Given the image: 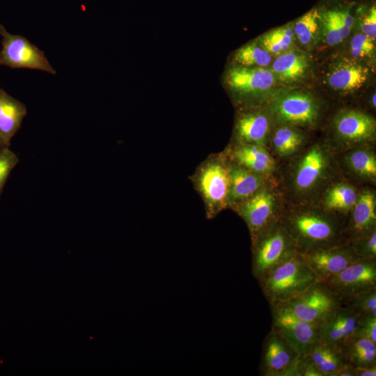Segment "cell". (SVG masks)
Returning <instances> with one entry per match:
<instances>
[{
  "label": "cell",
  "instance_id": "4dcf8cb0",
  "mask_svg": "<svg viewBox=\"0 0 376 376\" xmlns=\"http://www.w3.org/2000/svg\"><path fill=\"white\" fill-rule=\"evenodd\" d=\"M292 22L260 36L255 40L272 56L276 57L292 49L295 40Z\"/></svg>",
  "mask_w": 376,
  "mask_h": 376
},
{
  "label": "cell",
  "instance_id": "b9f144b4",
  "mask_svg": "<svg viewBox=\"0 0 376 376\" xmlns=\"http://www.w3.org/2000/svg\"><path fill=\"white\" fill-rule=\"evenodd\" d=\"M371 105L373 107L375 108V93L371 97Z\"/></svg>",
  "mask_w": 376,
  "mask_h": 376
},
{
  "label": "cell",
  "instance_id": "7a4b0ae2",
  "mask_svg": "<svg viewBox=\"0 0 376 376\" xmlns=\"http://www.w3.org/2000/svg\"><path fill=\"white\" fill-rule=\"evenodd\" d=\"M319 281L303 254L298 252L258 281L269 306H273L297 297Z\"/></svg>",
  "mask_w": 376,
  "mask_h": 376
},
{
  "label": "cell",
  "instance_id": "ee69618b",
  "mask_svg": "<svg viewBox=\"0 0 376 376\" xmlns=\"http://www.w3.org/2000/svg\"><path fill=\"white\" fill-rule=\"evenodd\" d=\"M320 1H324V0H320Z\"/></svg>",
  "mask_w": 376,
  "mask_h": 376
},
{
  "label": "cell",
  "instance_id": "277c9868",
  "mask_svg": "<svg viewBox=\"0 0 376 376\" xmlns=\"http://www.w3.org/2000/svg\"><path fill=\"white\" fill-rule=\"evenodd\" d=\"M222 85L238 109L253 107L276 84L275 75L267 68L227 65Z\"/></svg>",
  "mask_w": 376,
  "mask_h": 376
},
{
  "label": "cell",
  "instance_id": "8d00e7d4",
  "mask_svg": "<svg viewBox=\"0 0 376 376\" xmlns=\"http://www.w3.org/2000/svg\"><path fill=\"white\" fill-rule=\"evenodd\" d=\"M19 161L17 155L8 147L0 148V196L11 171Z\"/></svg>",
  "mask_w": 376,
  "mask_h": 376
},
{
  "label": "cell",
  "instance_id": "44dd1931",
  "mask_svg": "<svg viewBox=\"0 0 376 376\" xmlns=\"http://www.w3.org/2000/svg\"><path fill=\"white\" fill-rule=\"evenodd\" d=\"M224 153L231 162L258 174L268 176L276 168L274 158L264 146L233 143Z\"/></svg>",
  "mask_w": 376,
  "mask_h": 376
},
{
  "label": "cell",
  "instance_id": "d4e9b609",
  "mask_svg": "<svg viewBox=\"0 0 376 376\" xmlns=\"http://www.w3.org/2000/svg\"><path fill=\"white\" fill-rule=\"evenodd\" d=\"M26 113L22 102L0 88V134L6 146L19 130Z\"/></svg>",
  "mask_w": 376,
  "mask_h": 376
},
{
  "label": "cell",
  "instance_id": "74e56055",
  "mask_svg": "<svg viewBox=\"0 0 376 376\" xmlns=\"http://www.w3.org/2000/svg\"><path fill=\"white\" fill-rule=\"evenodd\" d=\"M354 336L366 338L376 343V316L361 317Z\"/></svg>",
  "mask_w": 376,
  "mask_h": 376
},
{
  "label": "cell",
  "instance_id": "6da1fadb",
  "mask_svg": "<svg viewBox=\"0 0 376 376\" xmlns=\"http://www.w3.org/2000/svg\"><path fill=\"white\" fill-rule=\"evenodd\" d=\"M279 221L301 253L349 244L345 233L346 221L318 206L283 210Z\"/></svg>",
  "mask_w": 376,
  "mask_h": 376
},
{
  "label": "cell",
  "instance_id": "e575fe53",
  "mask_svg": "<svg viewBox=\"0 0 376 376\" xmlns=\"http://www.w3.org/2000/svg\"><path fill=\"white\" fill-rule=\"evenodd\" d=\"M343 304L360 317L376 316V288L361 292Z\"/></svg>",
  "mask_w": 376,
  "mask_h": 376
},
{
  "label": "cell",
  "instance_id": "ffe728a7",
  "mask_svg": "<svg viewBox=\"0 0 376 376\" xmlns=\"http://www.w3.org/2000/svg\"><path fill=\"white\" fill-rule=\"evenodd\" d=\"M228 174V207L232 209L251 197L267 183V176L251 171L229 159Z\"/></svg>",
  "mask_w": 376,
  "mask_h": 376
},
{
  "label": "cell",
  "instance_id": "5b68a950",
  "mask_svg": "<svg viewBox=\"0 0 376 376\" xmlns=\"http://www.w3.org/2000/svg\"><path fill=\"white\" fill-rule=\"evenodd\" d=\"M296 244L278 221L251 242V272L259 281L274 268L298 253Z\"/></svg>",
  "mask_w": 376,
  "mask_h": 376
},
{
  "label": "cell",
  "instance_id": "ba28073f",
  "mask_svg": "<svg viewBox=\"0 0 376 376\" xmlns=\"http://www.w3.org/2000/svg\"><path fill=\"white\" fill-rule=\"evenodd\" d=\"M342 304L338 297L320 280L300 295L282 304L298 318L320 326L331 317Z\"/></svg>",
  "mask_w": 376,
  "mask_h": 376
},
{
  "label": "cell",
  "instance_id": "5bb4252c",
  "mask_svg": "<svg viewBox=\"0 0 376 376\" xmlns=\"http://www.w3.org/2000/svg\"><path fill=\"white\" fill-rule=\"evenodd\" d=\"M259 366L263 376H297L301 356L272 327L264 338Z\"/></svg>",
  "mask_w": 376,
  "mask_h": 376
},
{
  "label": "cell",
  "instance_id": "1f68e13d",
  "mask_svg": "<svg viewBox=\"0 0 376 376\" xmlns=\"http://www.w3.org/2000/svg\"><path fill=\"white\" fill-rule=\"evenodd\" d=\"M295 38L306 48L311 47L320 37V22L317 6L292 22Z\"/></svg>",
  "mask_w": 376,
  "mask_h": 376
},
{
  "label": "cell",
  "instance_id": "60d3db41",
  "mask_svg": "<svg viewBox=\"0 0 376 376\" xmlns=\"http://www.w3.org/2000/svg\"><path fill=\"white\" fill-rule=\"evenodd\" d=\"M355 367L348 363L344 366L337 373L336 376H355Z\"/></svg>",
  "mask_w": 376,
  "mask_h": 376
},
{
  "label": "cell",
  "instance_id": "e0dca14e",
  "mask_svg": "<svg viewBox=\"0 0 376 376\" xmlns=\"http://www.w3.org/2000/svg\"><path fill=\"white\" fill-rule=\"evenodd\" d=\"M271 133V119L256 107L240 108L233 127V143L266 146Z\"/></svg>",
  "mask_w": 376,
  "mask_h": 376
},
{
  "label": "cell",
  "instance_id": "836d02e7",
  "mask_svg": "<svg viewBox=\"0 0 376 376\" xmlns=\"http://www.w3.org/2000/svg\"><path fill=\"white\" fill-rule=\"evenodd\" d=\"M349 53L352 58L369 61L375 57V41L361 32L355 33L349 44Z\"/></svg>",
  "mask_w": 376,
  "mask_h": 376
},
{
  "label": "cell",
  "instance_id": "603a6c76",
  "mask_svg": "<svg viewBox=\"0 0 376 376\" xmlns=\"http://www.w3.org/2000/svg\"><path fill=\"white\" fill-rule=\"evenodd\" d=\"M310 69L311 61L306 54L292 49L276 56L271 63L276 81L286 84L302 81Z\"/></svg>",
  "mask_w": 376,
  "mask_h": 376
},
{
  "label": "cell",
  "instance_id": "ab89813d",
  "mask_svg": "<svg viewBox=\"0 0 376 376\" xmlns=\"http://www.w3.org/2000/svg\"><path fill=\"white\" fill-rule=\"evenodd\" d=\"M355 376H375L376 365L366 367H355Z\"/></svg>",
  "mask_w": 376,
  "mask_h": 376
},
{
  "label": "cell",
  "instance_id": "cb8c5ba5",
  "mask_svg": "<svg viewBox=\"0 0 376 376\" xmlns=\"http://www.w3.org/2000/svg\"><path fill=\"white\" fill-rule=\"evenodd\" d=\"M358 194L357 188L350 183L345 182L334 183L324 191L320 200L322 206L318 207L347 221Z\"/></svg>",
  "mask_w": 376,
  "mask_h": 376
},
{
  "label": "cell",
  "instance_id": "7402d4cb",
  "mask_svg": "<svg viewBox=\"0 0 376 376\" xmlns=\"http://www.w3.org/2000/svg\"><path fill=\"white\" fill-rule=\"evenodd\" d=\"M361 317L344 304L319 327L321 340L341 346L354 333Z\"/></svg>",
  "mask_w": 376,
  "mask_h": 376
},
{
  "label": "cell",
  "instance_id": "4fadbf2b",
  "mask_svg": "<svg viewBox=\"0 0 376 376\" xmlns=\"http://www.w3.org/2000/svg\"><path fill=\"white\" fill-rule=\"evenodd\" d=\"M323 281L343 304L352 297L376 288V259L360 258Z\"/></svg>",
  "mask_w": 376,
  "mask_h": 376
},
{
  "label": "cell",
  "instance_id": "30bf717a",
  "mask_svg": "<svg viewBox=\"0 0 376 376\" xmlns=\"http://www.w3.org/2000/svg\"><path fill=\"white\" fill-rule=\"evenodd\" d=\"M272 327L301 356L308 354L311 347L320 340L319 325L296 316L282 304L270 306Z\"/></svg>",
  "mask_w": 376,
  "mask_h": 376
},
{
  "label": "cell",
  "instance_id": "3957f363",
  "mask_svg": "<svg viewBox=\"0 0 376 376\" xmlns=\"http://www.w3.org/2000/svg\"><path fill=\"white\" fill-rule=\"evenodd\" d=\"M189 179L203 201L207 219L215 217L228 207V159L224 152L210 155L197 166Z\"/></svg>",
  "mask_w": 376,
  "mask_h": 376
},
{
  "label": "cell",
  "instance_id": "f546056e",
  "mask_svg": "<svg viewBox=\"0 0 376 376\" xmlns=\"http://www.w3.org/2000/svg\"><path fill=\"white\" fill-rule=\"evenodd\" d=\"M304 141V136L297 127L281 125L271 137L274 152L280 157H288L299 151Z\"/></svg>",
  "mask_w": 376,
  "mask_h": 376
},
{
  "label": "cell",
  "instance_id": "7bdbcfd3",
  "mask_svg": "<svg viewBox=\"0 0 376 376\" xmlns=\"http://www.w3.org/2000/svg\"><path fill=\"white\" fill-rule=\"evenodd\" d=\"M6 144L2 139V136L0 134V148H3V147H6ZM8 147V146H7Z\"/></svg>",
  "mask_w": 376,
  "mask_h": 376
},
{
  "label": "cell",
  "instance_id": "f35d334b",
  "mask_svg": "<svg viewBox=\"0 0 376 376\" xmlns=\"http://www.w3.org/2000/svg\"><path fill=\"white\" fill-rule=\"evenodd\" d=\"M297 372V376H324L308 354L300 357Z\"/></svg>",
  "mask_w": 376,
  "mask_h": 376
},
{
  "label": "cell",
  "instance_id": "52a82bcc",
  "mask_svg": "<svg viewBox=\"0 0 376 376\" xmlns=\"http://www.w3.org/2000/svg\"><path fill=\"white\" fill-rule=\"evenodd\" d=\"M279 191L266 183L251 197L233 210L249 229L251 242L265 229L279 221L283 210Z\"/></svg>",
  "mask_w": 376,
  "mask_h": 376
},
{
  "label": "cell",
  "instance_id": "f1b7e54d",
  "mask_svg": "<svg viewBox=\"0 0 376 376\" xmlns=\"http://www.w3.org/2000/svg\"><path fill=\"white\" fill-rule=\"evenodd\" d=\"M274 56L255 40L248 42L235 50L228 57V65L241 67L267 68Z\"/></svg>",
  "mask_w": 376,
  "mask_h": 376
},
{
  "label": "cell",
  "instance_id": "ac0fdd59",
  "mask_svg": "<svg viewBox=\"0 0 376 376\" xmlns=\"http://www.w3.org/2000/svg\"><path fill=\"white\" fill-rule=\"evenodd\" d=\"M311 269L320 280L335 275L360 259L349 244L302 253Z\"/></svg>",
  "mask_w": 376,
  "mask_h": 376
},
{
  "label": "cell",
  "instance_id": "d6986e66",
  "mask_svg": "<svg viewBox=\"0 0 376 376\" xmlns=\"http://www.w3.org/2000/svg\"><path fill=\"white\" fill-rule=\"evenodd\" d=\"M376 230V195L373 189L359 191L358 197L347 219L345 233L348 241Z\"/></svg>",
  "mask_w": 376,
  "mask_h": 376
},
{
  "label": "cell",
  "instance_id": "9c48e42d",
  "mask_svg": "<svg viewBox=\"0 0 376 376\" xmlns=\"http://www.w3.org/2000/svg\"><path fill=\"white\" fill-rule=\"evenodd\" d=\"M274 118L280 125L312 127L320 116V106L309 93L292 91L274 97L270 105Z\"/></svg>",
  "mask_w": 376,
  "mask_h": 376
},
{
  "label": "cell",
  "instance_id": "d6a6232c",
  "mask_svg": "<svg viewBox=\"0 0 376 376\" xmlns=\"http://www.w3.org/2000/svg\"><path fill=\"white\" fill-rule=\"evenodd\" d=\"M354 24L360 32L376 40V3L375 0L357 3L354 6Z\"/></svg>",
  "mask_w": 376,
  "mask_h": 376
},
{
  "label": "cell",
  "instance_id": "8992f818",
  "mask_svg": "<svg viewBox=\"0 0 376 376\" xmlns=\"http://www.w3.org/2000/svg\"><path fill=\"white\" fill-rule=\"evenodd\" d=\"M294 162L290 185L294 194L306 196L323 185L331 173L333 159L329 149L320 143L303 150Z\"/></svg>",
  "mask_w": 376,
  "mask_h": 376
},
{
  "label": "cell",
  "instance_id": "d590c367",
  "mask_svg": "<svg viewBox=\"0 0 376 376\" xmlns=\"http://www.w3.org/2000/svg\"><path fill=\"white\" fill-rule=\"evenodd\" d=\"M356 255L362 259H376V230L349 242Z\"/></svg>",
  "mask_w": 376,
  "mask_h": 376
},
{
  "label": "cell",
  "instance_id": "4316f807",
  "mask_svg": "<svg viewBox=\"0 0 376 376\" xmlns=\"http://www.w3.org/2000/svg\"><path fill=\"white\" fill-rule=\"evenodd\" d=\"M308 355L324 376H336L346 363L340 346L321 340L311 347Z\"/></svg>",
  "mask_w": 376,
  "mask_h": 376
},
{
  "label": "cell",
  "instance_id": "9a60e30c",
  "mask_svg": "<svg viewBox=\"0 0 376 376\" xmlns=\"http://www.w3.org/2000/svg\"><path fill=\"white\" fill-rule=\"evenodd\" d=\"M372 70L368 63L352 58L336 61L324 76L327 87L340 96L352 95L370 83Z\"/></svg>",
  "mask_w": 376,
  "mask_h": 376
},
{
  "label": "cell",
  "instance_id": "7c38bea8",
  "mask_svg": "<svg viewBox=\"0 0 376 376\" xmlns=\"http://www.w3.org/2000/svg\"><path fill=\"white\" fill-rule=\"evenodd\" d=\"M0 36L2 38L0 65L12 68L39 70L56 75L55 70L42 51L26 38L8 32L1 22Z\"/></svg>",
  "mask_w": 376,
  "mask_h": 376
},
{
  "label": "cell",
  "instance_id": "484cf974",
  "mask_svg": "<svg viewBox=\"0 0 376 376\" xmlns=\"http://www.w3.org/2000/svg\"><path fill=\"white\" fill-rule=\"evenodd\" d=\"M343 163L354 177L365 181L376 178V157L369 148L363 146L352 148L343 157Z\"/></svg>",
  "mask_w": 376,
  "mask_h": 376
},
{
  "label": "cell",
  "instance_id": "2e32d148",
  "mask_svg": "<svg viewBox=\"0 0 376 376\" xmlns=\"http://www.w3.org/2000/svg\"><path fill=\"white\" fill-rule=\"evenodd\" d=\"M333 128L338 142L351 148L363 146L375 139V118L357 109L338 112L334 119Z\"/></svg>",
  "mask_w": 376,
  "mask_h": 376
},
{
  "label": "cell",
  "instance_id": "8fae6325",
  "mask_svg": "<svg viewBox=\"0 0 376 376\" xmlns=\"http://www.w3.org/2000/svg\"><path fill=\"white\" fill-rule=\"evenodd\" d=\"M319 6L320 36L328 46L342 43L354 27L355 1L324 0Z\"/></svg>",
  "mask_w": 376,
  "mask_h": 376
},
{
  "label": "cell",
  "instance_id": "83f0119b",
  "mask_svg": "<svg viewBox=\"0 0 376 376\" xmlns=\"http://www.w3.org/2000/svg\"><path fill=\"white\" fill-rule=\"evenodd\" d=\"M344 360L354 367L376 365V343L359 336H353L341 346Z\"/></svg>",
  "mask_w": 376,
  "mask_h": 376
}]
</instances>
